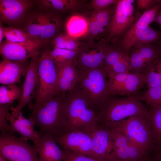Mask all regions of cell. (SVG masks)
Returning a JSON list of instances; mask_svg holds the SVG:
<instances>
[{"label":"cell","instance_id":"6da1fadb","mask_svg":"<svg viewBox=\"0 0 161 161\" xmlns=\"http://www.w3.org/2000/svg\"><path fill=\"white\" fill-rule=\"evenodd\" d=\"M28 107L32 111L29 118L44 134H51L55 137L63 134L68 118L66 94L56 95L39 106L31 104Z\"/></svg>","mask_w":161,"mask_h":161},{"label":"cell","instance_id":"7a4b0ae2","mask_svg":"<svg viewBox=\"0 0 161 161\" xmlns=\"http://www.w3.org/2000/svg\"><path fill=\"white\" fill-rule=\"evenodd\" d=\"M148 115V109L134 95L119 98L109 95L100 106L97 114L98 125L109 129L127 117Z\"/></svg>","mask_w":161,"mask_h":161},{"label":"cell","instance_id":"3957f363","mask_svg":"<svg viewBox=\"0 0 161 161\" xmlns=\"http://www.w3.org/2000/svg\"><path fill=\"white\" fill-rule=\"evenodd\" d=\"M76 68L78 75L77 84L80 94L97 115L100 106L110 95L107 87V72L103 67Z\"/></svg>","mask_w":161,"mask_h":161},{"label":"cell","instance_id":"277c9868","mask_svg":"<svg viewBox=\"0 0 161 161\" xmlns=\"http://www.w3.org/2000/svg\"><path fill=\"white\" fill-rule=\"evenodd\" d=\"M66 95L68 104V118L63 134L76 130L91 133L99 125L97 116L83 98L77 83Z\"/></svg>","mask_w":161,"mask_h":161},{"label":"cell","instance_id":"5b68a950","mask_svg":"<svg viewBox=\"0 0 161 161\" xmlns=\"http://www.w3.org/2000/svg\"><path fill=\"white\" fill-rule=\"evenodd\" d=\"M114 128H117L131 144L149 155L154 149L155 145L149 114L130 116L120 121Z\"/></svg>","mask_w":161,"mask_h":161},{"label":"cell","instance_id":"8992f818","mask_svg":"<svg viewBox=\"0 0 161 161\" xmlns=\"http://www.w3.org/2000/svg\"><path fill=\"white\" fill-rule=\"evenodd\" d=\"M57 80L56 64L45 51L39 57L34 105H40L56 95Z\"/></svg>","mask_w":161,"mask_h":161},{"label":"cell","instance_id":"52a82bcc","mask_svg":"<svg viewBox=\"0 0 161 161\" xmlns=\"http://www.w3.org/2000/svg\"><path fill=\"white\" fill-rule=\"evenodd\" d=\"M27 140L17 137L13 133L1 131L0 137V155L8 161H39L36 147Z\"/></svg>","mask_w":161,"mask_h":161},{"label":"cell","instance_id":"ba28073f","mask_svg":"<svg viewBox=\"0 0 161 161\" xmlns=\"http://www.w3.org/2000/svg\"><path fill=\"white\" fill-rule=\"evenodd\" d=\"M135 0H118L114 13L103 40L106 43L119 41L141 16L135 12Z\"/></svg>","mask_w":161,"mask_h":161},{"label":"cell","instance_id":"9c48e42d","mask_svg":"<svg viewBox=\"0 0 161 161\" xmlns=\"http://www.w3.org/2000/svg\"><path fill=\"white\" fill-rule=\"evenodd\" d=\"M61 25V20L55 15L38 13L29 18L25 31L32 41L42 44L56 36Z\"/></svg>","mask_w":161,"mask_h":161},{"label":"cell","instance_id":"30bf717a","mask_svg":"<svg viewBox=\"0 0 161 161\" xmlns=\"http://www.w3.org/2000/svg\"><path fill=\"white\" fill-rule=\"evenodd\" d=\"M111 47L103 40L97 44L93 41H88L80 45L73 62L76 67L92 69L103 67L105 57Z\"/></svg>","mask_w":161,"mask_h":161},{"label":"cell","instance_id":"8fae6325","mask_svg":"<svg viewBox=\"0 0 161 161\" xmlns=\"http://www.w3.org/2000/svg\"><path fill=\"white\" fill-rule=\"evenodd\" d=\"M107 84L109 95L129 96L134 95L145 83L144 73L130 72L108 76Z\"/></svg>","mask_w":161,"mask_h":161},{"label":"cell","instance_id":"7c38bea8","mask_svg":"<svg viewBox=\"0 0 161 161\" xmlns=\"http://www.w3.org/2000/svg\"><path fill=\"white\" fill-rule=\"evenodd\" d=\"M55 138L63 150L99 159L92 150L90 132L84 131H74Z\"/></svg>","mask_w":161,"mask_h":161},{"label":"cell","instance_id":"4fadbf2b","mask_svg":"<svg viewBox=\"0 0 161 161\" xmlns=\"http://www.w3.org/2000/svg\"><path fill=\"white\" fill-rule=\"evenodd\" d=\"M92 151L105 161H118L115 156L111 130L98 125L91 133Z\"/></svg>","mask_w":161,"mask_h":161},{"label":"cell","instance_id":"5bb4252c","mask_svg":"<svg viewBox=\"0 0 161 161\" xmlns=\"http://www.w3.org/2000/svg\"><path fill=\"white\" fill-rule=\"evenodd\" d=\"M161 37V33L150 27L143 26L131 31H127L118 41L119 47L129 55L131 49L157 41Z\"/></svg>","mask_w":161,"mask_h":161},{"label":"cell","instance_id":"9a60e30c","mask_svg":"<svg viewBox=\"0 0 161 161\" xmlns=\"http://www.w3.org/2000/svg\"><path fill=\"white\" fill-rule=\"evenodd\" d=\"M39 57V53L36 51L30 57V61L27 68L21 96L15 107L18 110L21 111L25 106L31 104L32 100L35 98L38 80Z\"/></svg>","mask_w":161,"mask_h":161},{"label":"cell","instance_id":"2e32d148","mask_svg":"<svg viewBox=\"0 0 161 161\" xmlns=\"http://www.w3.org/2000/svg\"><path fill=\"white\" fill-rule=\"evenodd\" d=\"M110 129L115 154L118 161H137L149 157L144 151L131 144L117 128Z\"/></svg>","mask_w":161,"mask_h":161},{"label":"cell","instance_id":"e0dca14e","mask_svg":"<svg viewBox=\"0 0 161 161\" xmlns=\"http://www.w3.org/2000/svg\"><path fill=\"white\" fill-rule=\"evenodd\" d=\"M149 44L135 47L129 55V71L141 73L161 55L160 48Z\"/></svg>","mask_w":161,"mask_h":161},{"label":"cell","instance_id":"ac0fdd59","mask_svg":"<svg viewBox=\"0 0 161 161\" xmlns=\"http://www.w3.org/2000/svg\"><path fill=\"white\" fill-rule=\"evenodd\" d=\"M11 113L9 112L7 119L14 132H17L21 137L32 142L34 145L38 147L41 142V136L34 129L35 123L31 119L25 117L21 111L12 107Z\"/></svg>","mask_w":161,"mask_h":161},{"label":"cell","instance_id":"d6986e66","mask_svg":"<svg viewBox=\"0 0 161 161\" xmlns=\"http://www.w3.org/2000/svg\"><path fill=\"white\" fill-rule=\"evenodd\" d=\"M42 44L35 41L17 43L5 40L0 45V54L3 59L25 62Z\"/></svg>","mask_w":161,"mask_h":161},{"label":"cell","instance_id":"ffe728a7","mask_svg":"<svg viewBox=\"0 0 161 161\" xmlns=\"http://www.w3.org/2000/svg\"><path fill=\"white\" fill-rule=\"evenodd\" d=\"M57 71L56 95L64 94L77 83L78 75L73 61L56 64Z\"/></svg>","mask_w":161,"mask_h":161},{"label":"cell","instance_id":"44dd1931","mask_svg":"<svg viewBox=\"0 0 161 161\" xmlns=\"http://www.w3.org/2000/svg\"><path fill=\"white\" fill-rule=\"evenodd\" d=\"M129 55L120 47H111L107 52L103 67L108 75L129 72Z\"/></svg>","mask_w":161,"mask_h":161},{"label":"cell","instance_id":"7402d4cb","mask_svg":"<svg viewBox=\"0 0 161 161\" xmlns=\"http://www.w3.org/2000/svg\"><path fill=\"white\" fill-rule=\"evenodd\" d=\"M30 3L25 0H0L1 21L14 23L20 21L23 17Z\"/></svg>","mask_w":161,"mask_h":161},{"label":"cell","instance_id":"603a6c76","mask_svg":"<svg viewBox=\"0 0 161 161\" xmlns=\"http://www.w3.org/2000/svg\"><path fill=\"white\" fill-rule=\"evenodd\" d=\"M25 62L3 59L0 63V82L6 85L20 82L21 77L26 74L27 66Z\"/></svg>","mask_w":161,"mask_h":161},{"label":"cell","instance_id":"cb8c5ba5","mask_svg":"<svg viewBox=\"0 0 161 161\" xmlns=\"http://www.w3.org/2000/svg\"><path fill=\"white\" fill-rule=\"evenodd\" d=\"M55 137L45 133L41 136V142L37 147L39 161H63L64 152L57 144Z\"/></svg>","mask_w":161,"mask_h":161},{"label":"cell","instance_id":"d4e9b609","mask_svg":"<svg viewBox=\"0 0 161 161\" xmlns=\"http://www.w3.org/2000/svg\"><path fill=\"white\" fill-rule=\"evenodd\" d=\"M88 28V19L79 15L71 16L66 25L67 34L76 39L86 35Z\"/></svg>","mask_w":161,"mask_h":161},{"label":"cell","instance_id":"484cf974","mask_svg":"<svg viewBox=\"0 0 161 161\" xmlns=\"http://www.w3.org/2000/svg\"><path fill=\"white\" fill-rule=\"evenodd\" d=\"M148 113L155 146H161V106H149Z\"/></svg>","mask_w":161,"mask_h":161},{"label":"cell","instance_id":"4316f807","mask_svg":"<svg viewBox=\"0 0 161 161\" xmlns=\"http://www.w3.org/2000/svg\"><path fill=\"white\" fill-rule=\"evenodd\" d=\"M83 2L78 0H43L41 1V5L45 8L64 11L77 9Z\"/></svg>","mask_w":161,"mask_h":161},{"label":"cell","instance_id":"83f0119b","mask_svg":"<svg viewBox=\"0 0 161 161\" xmlns=\"http://www.w3.org/2000/svg\"><path fill=\"white\" fill-rule=\"evenodd\" d=\"M143 72L148 89L161 85V58L149 64Z\"/></svg>","mask_w":161,"mask_h":161},{"label":"cell","instance_id":"f1b7e54d","mask_svg":"<svg viewBox=\"0 0 161 161\" xmlns=\"http://www.w3.org/2000/svg\"><path fill=\"white\" fill-rule=\"evenodd\" d=\"M22 89L15 84L1 86L0 87V104H12L20 99Z\"/></svg>","mask_w":161,"mask_h":161},{"label":"cell","instance_id":"f546056e","mask_svg":"<svg viewBox=\"0 0 161 161\" xmlns=\"http://www.w3.org/2000/svg\"><path fill=\"white\" fill-rule=\"evenodd\" d=\"M3 30L5 40L8 41L24 43L34 41L25 31L12 27H3Z\"/></svg>","mask_w":161,"mask_h":161},{"label":"cell","instance_id":"4dcf8cb0","mask_svg":"<svg viewBox=\"0 0 161 161\" xmlns=\"http://www.w3.org/2000/svg\"><path fill=\"white\" fill-rule=\"evenodd\" d=\"M77 52L78 51L55 47L52 50H47L49 56L55 64L69 61H73L76 56Z\"/></svg>","mask_w":161,"mask_h":161},{"label":"cell","instance_id":"1f68e13d","mask_svg":"<svg viewBox=\"0 0 161 161\" xmlns=\"http://www.w3.org/2000/svg\"><path fill=\"white\" fill-rule=\"evenodd\" d=\"M116 5L110 6L103 9L94 11L92 13L99 25L106 33L114 13Z\"/></svg>","mask_w":161,"mask_h":161},{"label":"cell","instance_id":"d6a6232c","mask_svg":"<svg viewBox=\"0 0 161 161\" xmlns=\"http://www.w3.org/2000/svg\"><path fill=\"white\" fill-rule=\"evenodd\" d=\"M149 106H161V85L149 88L143 95L138 97Z\"/></svg>","mask_w":161,"mask_h":161},{"label":"cell","instance_id":"836d02e7","mask_svg":"<svg viewBox=\"0 0 161 161\" xmlns=\"http://www.w3.org/2000/svg\"><path fill=\"white\" fill-rule=\"evenodd\" d=\"M12 107L11 104H0V130L14 132L10 124L7 122L9 111Z\"/></svg>","mask_w":161,"mask_h":161},{"label":"cell","instance_id":"e575fe53","mask_svg":"<svg viewBox=\"0 0 161 161\" xmlns=\"http://www.w3.org/2000/svg\"><path fill=\"white\" fill-rule=\"evenodd\" d=\"M88 19V28L86 35L90 38L89 41H93V38L99 34L105 33V30L98 24L92 13Z\"/></svg>","mask_w":161,"mask_h":161},{"label":"cell","instance_id":"d590c367","mask_svg":"<svg viewBox=\"0 0 161 161\" xmlns=\"http://www.w3.org/2000/svg\"><path fill=\"white\" fill-rule=\"evenodd\" d=\"M63 161H105L63 149Z\"/></svg>","mask_w":161,"mask_h":161},{"label":"cell","instance_id":"8d00e7d4","mask_svg":"<svg viewBox=\"0 0 161 161\" xmlns=\"http://www.w3.org/2000/svg\"><path fill=\"white\" fill-rule=\"evenodd\" d=\"M117 0H92L90 3V7L94 11L100 10L110 6L116 5Z\"/></svg>","mask_w":161,"mask_h":161},{"label":"cell","instance_id":"74e56055","mask_svg":"<svg viewBox=\"0 0 161 161\" xmlns=\"http://www.w3.org/2000/svg\"><path fill=\"white\" fill-rule=\"evenodd\" d=\"M160 0H137L136 9L137 11L140 10H148L156 5Z\"/></svg>","mask_w":161,"mask_h":161},{"label":"cell","instance_id":"f35d334b","mask_svg":"<svg viewBox=\"0 0 161 161\" xmlns=\"http://www.w3.org/2000/svg\"><path fill=\"white\" fill-rule=\"evenodd\" d=\"M66 34L58 35L55 37L52 41L54 47L66 49Z\"/></svg>","mask_w":161,"mask_h":161},{"label":"cell","instance_id":"ab89813d","mask_svg":"<svg viewBox=\"0 0 161 161\" xmlns=\"http://www.w3.org/2000/svg\"><path fill=\"white\" fill-rule=\"evenodd\" d=\"M66 49L72 51H78L80 46L77 39L72 37L66 34Z\"/></svg>","mask_w":161,"mask_h":161},{"label":"cell","instance_id":"60d3db41","mask_svg":"<svg viewBox=\"0 0 161 161\" xmlns=\"http://www.w3.org/2000/svg\"><path fill=\"white\" fill-rule=\"evenodd\" d=\"M154 148H156L157 151L156 157L154 158L158 161H161V146H155Z\"/></svg>","mask_w":161,"mask_h":161},{"label":"cell","instance_id":"b9f144b4","mask_svg":"<svg viewBox=\"0 0 161 161\" xmlns=\"http://www.w3.org/2000/svg\"><path fill=\"white\" fill-rule=\"evenodd\" d=\"M4 37V32L3 30V27L2 25H0V45L2 43V41L3 40V37Z\"/></svg>","mask_w":161,"mask_h":161},{"label":"cell","instance_id":"7bdbcfd3","mask_svg":"<svg viewBox=\"0 0 161 161\" xmlns=\"http://www.w3.org/2000/svg\"><path fill=\"white\" fill-rule=\"evenodd\" d=\"M155 21L161 27V14L158 13L156 18Z\"/></svg>","mask_w":161,"mask_h":161},{"label":"cell","instance_id":"ee69618b","mask_svg":"<svg viewBox=\"0 0 161 161\" xmlns=\"http://www.w3.org/2000/svg\"><path fill=\"white\" fill-rule=\"evenodd\" d=\"M137 161H158L154 158H151L150 157H145L144 158Z\"/></svg>","mask_w":161,"mask_h":161},{"label":"cell","instance_id":"f6af8a7d","mask_svg":"<svg viewBox=\"0 0 161 161\" xmlns=\"http://www.w3.org/2000/svg\"><path fill=\"white\" fill-rule=\"evenodd\" d=\"M0 161H8L1 155H0Z\"/></svg>","mask_w":161,"mask_h":161},{"label":"cell","instance_id":"bcb514c9","mask_svg":"<svg viewBox=\"0 0 161 161\" xmlns=\"http://www.w3.org/2000/svg\"><path fill=\"white\" fill-rule=\"evenodd\" d=\"M158 13L161 14V10H159Z\"/></svg>","mask_w":161,"mask_h":161},{"label":"cell","instance_id":"7dc6e473","mask_svg":"<svg viewBox=\"0 0 161 161\" xmlns=\"http://www.w3.org/2000/svg\"><path fill=\"white\" fill-rule=\"evenodd\" d=\"M160 45H161V44H160ZM160 52H161V47H160Z\"/></svg>","mask_w":161,"mask_h":161}]
</instances>
